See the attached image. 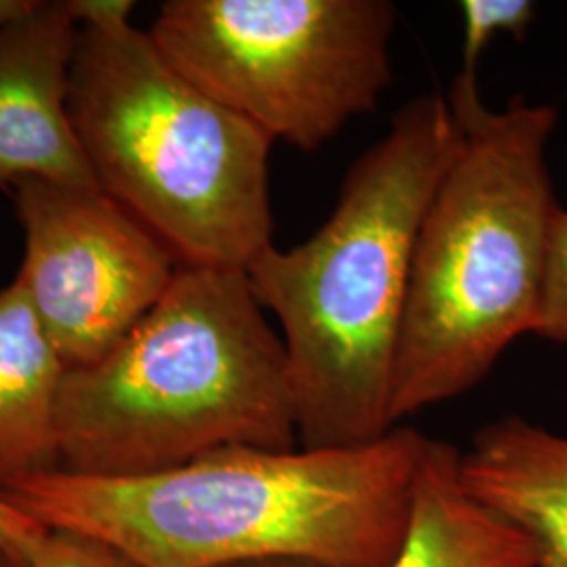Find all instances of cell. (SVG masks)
<instances>
[{"label":"cell","mask_w":567,"mask_h":567,"mask_svg":"<svg viewBox=\"0 0 567 567\" xmlns=\"http://www.w3.org/2000/svg\"><path fill=\"white\" fill-rule=\"evenodd\" d=\"M264 311L246 269L179 265L103 360L65 370L60 471L128 480L231 447L297 450L286 349Z\"/></svg>","instance_id":"obj_4"},{"label":"cell","mask_w":567,"mask_h":567,"mask_svg":"<svg viewBox=\"0 0 567 567\" xmlns=\"http://www.w3.org/2000/svg\"><path fill=\"white\" fill-rule=\"evenodd\" d=\"M49 527L42 526L37 519L23 515L20 508L13 507L0 496V543L18 555L23 566L28 567L32 553L41 545Z\"/></svg>","instance_id":"obj_15"},{"label":"cell","mask_w":567,"mask_h":567,"mask_svg":"<svg viewBox=\"0 0 567 567\" xmlns=\"http://www.w3.org/2000/svg\"><path fill=\"white\" fill-rule=\"evenodd\" d=\"M34 0H0V25L23 16Z\"/></svg>","instance_id":"obj_17"},{"label":"cell","mask_w":567,"mask_h":567,"mask_svg":"<svg viewBox=\"0 0 567 567\" xmlns=\"http://www.w3.org/2000/svg\"><path fill=\"white\" fill-rule=\"evenodd\" d=\"M534 334L567 347V210L561 208L550 236L543 303Z\"/></svg>","instance_id":"obj_14"},{"label":"cell","mask_w":567,"mask_h":567,"mask_svg":"<svg viewBox=\"0 0 567 567\" xmlns=\"http://www.w3.org/2000/svg\"><path fill=\"white\" fill-rule=\"evenodd\" d=\"M28 567H142L102 538L49 527Z\"/></svg>","instance_id":"obj_13"},{"label":"cell","mask_w":567,"mask_h":567,"mask_svg":"<svg viewBox=\"0 0 567 567\" xmlns=\"http://www.w3.org/2000/svg\"><path fill=\"white\" fill-rule=\"evenodd\" d=\"M447 103L461 150L419 229L391 386V421L482 383L534 334L553 225L561 210L548 173L550 105L522 95L489 110L477 79L458 74Z\"/></svg>","instance_id":"obj_3"},{"label":"cell","mask_w":567,"mask_h":567,"mask_svg":"<svg viewBox=\"0 0 567 567\" xmlns=\"http://www.w3.org/2000/svg\"><path fill=\"white\" fill-rule=\"evenodd\" d=\"M466 492L532 538L536 567H567V437L522 416L482 426L461 452Z\"/></svg>","instance_id":"obj_9"},{"label":"cell","mask_w":567,"mask_h":567,"mask_svg":"<svg viewBox=\"0 0 567 567\" xmlns=\"http://www.w3.org/2000/svg\"><path fill=\"white\" fill-rule=\"evenodd\" d=\"M0 567H25L9 548L0 543Z\"/></svg>","instance_id":"obj_19"},{"label":"cell","mask_w":567,"mask_h":567,"mask_svg":"<svg viewBox=\"0 0 567 567\" xmlns=\"http://www.w3.org/2000/svg\"><path fill=\"white\" fill-rule=\"evenodd\" d=\"M25 255L16 282L65 370L97 364L163 299L179 261L95 185L13 187Z\"/></svg>","instance_id":"obj_7"},{"label":"cell","mask_w":567,"mask_h":567,"mask_svg":"<svg viewBox=\"0 0 567 567\" xmlns=\"http://www.w3.org/2000/svg\"><path fill=\"white\" fill-rule=\"evenodd\" d=\"M76 41L65 0H34L0 25V187L28 179L100 187L68 107Z\"/></svg>","instance_id":"obj_8"},{"label":"cell","mask_w":567,"mask_h":567,"mask_svg":"<svg viewBox=\"0 0 567 567\" xmlns=\"http://www.w3.org/2000/svg\"><path fill=\"white\" fill-rule=\"evenodd\" d=\"M224 567H318L303 561H246V564H234Z\"/></svg>","instance_id":"obj_18"},{"label":"cell","mask_w":567,"mask_h":567,"mask_svg":"<svg viewBox=\"0 0 567 567\" xmlns=\"http://www.w3.org/2000/svg\"><path fill=\"white\" fill-rule=\"evenodd\" d=\"M532 538L475 501L461 480V450L426 437L404 543L391 567H536Z\"/></svg>","instance_id":"obj_11"},{"label":"cell","mask_w":567,"mask_h":567,"mask_svg":"<svg viewBox=\"0 0 567 567\" xmlns=\"http://www.w3.org/2000/svg\"><path fill=\"white\" fill-rule=\"evenodd\" d=\"M63 374L58 349L13 280L0 290V494L60 471Z\"/></svg>","instance_id":"obj_10"},{"label":"cell","mask_w":567,"mask_h":567,"mask_svg":"<svg viewBox=\"0 0 567 567\" xmlns=\"http://www.w3.org/2000/svg\"><path fill=\"white\" fill-rule=\"evenodd\" d=\"M395 18L389 0H171L147 34L208 97L313 152L377 110Z\"/></svg>","instance_id":"obj_6"},{"label":"cell","mask_w":567,"mask_h":567,"mask_svg":"<svg viewBox=\"0 0 567 567\" xmlns=\"http://www.w3.org/2000/svg\"><path fill=\"white\" fill-rule=\"evenodd\" d=\"M463 13V74L475 76L484 51L498 34L515 41L526 39L536 20V7L529 0H465Z\"/></svg>","instance_id":"obj_12"},{"label":"cell","mask_w":567,"mask_h":567,"mask_svg":"<svg viewBox=\"0 0 567 567\" xmlns=\"http://www.w3.org/2000/svg\"><path fill=\"white\" fill-rule=\"evenodd\" d=\"M425 444L421 431L393 426L365 446L231 447L147 477L53 471L0 496L42 526L102 538L142 567H391Z\"/></svg>","instance_id":"obj_1"},{"label":"cell","mask_w":567,"mask_h":567,"mask_svg":"<svg viewBox=\"0 0 567 567\" xmlns=\"http://www.w3.org/2000/svg\"><path fill=\"white\" fill-rule=\"evenodd\" d=\"M70 16L81 28H118L131 23V0H65Z\"/></svg>","instance_id":"obj_16"},{"label":"cell","mask_w":567,"mask_h":567,"mask_svg":"<svg viewBox=\"0 0 567 567\" xmlns=\"http://www.w3.org/2000/svg\"><path fill=\"white\" fill-rule=\"evenodd\" d=\"M461 140L447 97L405 103L347 171L328 221L246 267L282 328L299 447L365 446L398 426L391 386L414 246Z\"/></svg>","instance_id":"obj_2"},{"label":"cell","mask_w":567,"mask_h":567,"mask_svg":"<svg viewBox=\"0 0 567 567\" xmlns=\"http://www.w3.org/2000/svg\"><path fill=\"white\" fill-rule=\"evenodd\" d=\"M68 107L97 185L179 265L246 269L274 244L276 142L187 81L147 32L81 28Z\"/></svg>","instance_id":"obj_5"}]
</instances>
